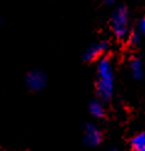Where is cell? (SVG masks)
<instances>
[{
  "instance_id": "cell-13",
  "label": "cell",
  "mask_w": 145,
  "mask_h": 151,
  "mask_svg": "<svg viewBox=\"0 0 145 151\" xmlns=\"http://www.w3.org/2000/svg\"><path fill=\"white\" fill-rule=\"evenodd\" d=\"M0 24H1V20H0Z\"/></svg>"
},
{
  "instance_id": "cell-5",
  "label": "cell",
  "mask_w": 145,
  "mask_h": 151,
  "mask_svg": "<svg viewBox=\"0 0 145 151\" xmlns=\"http://www.w3.org/2000/svg\"><path fill=\"white\" fill-rule=\"evenodd\" d=\"M82 134H84V142L87 146L94 147V146L100 145L102 142V139H103L102 132L95 123H86L84 125Z\"/></svg>"
},
{
  "instance_id": "cell-6",
  "label": "cell",
  "mask_w": 145,
  "mask_h": 151,
  "mask_svg": "<svg viewBox=\"0 0 145 151\" xmlns=\"http://www.w3.org/2000/svg\"><path fill=\"white\" fill-rule=\"evenodd\" d=\"M89 112H90L91 116L97 118V119L103 118L106 116L105 106L100 100H94V101H91L89 103Z\"/></svg>"
},
{
  "instance_id": "cell-14",
  "label": "cell",
  "mask_w": 145,
  "mask_h": 151,
  "mask_svg": "<svg viewBox=\"0 0 145 151\" xmlns=\"http://www.w3.org/2000/svg\"><path fill=\"white\" fill-rule=\"evenodd\" d=\"M140 151H145V150H140Z\"/></svg>"
},
{
  "instance_id": "cell-2",
  "label": "cell",
  "mask_w": 145,
  "mask_h": 151,
  "mask_svg": "<svg viewBox=\"0 0 145 151\" xmlns=\"http://www.w3.org/2000/svg\"><path fill=\"white\" fill-rule=\"evenodd\" d=\"M111 28L118 40H123L129 35V11L128 7L118 6L111 16Z\"/></svg>"
},
{
  "instance_id": "cell-8",
  "label": "cell",
  "mask_w": 145,
  "mask_h": 151,
  "mask_svg": "<svg viewBox=\"0 0 145 151\" xmlns=\"http://www.w3.org/2000/svg\"><path fill=\"white\" fill-rule=\"evenodd\" d=\"M131 146L133 151L145 150V132H141L139 134L134 135L131 140Z\"/></svg>"
},
{
  "instance_id": "cell-9",
  "label": "cell",
  "mask_w": 145,
  "mask_h": 151,
  "mask_svg": "<svg viewBox=\"0 0 145 151\" xmlns=\"http://www.w3.org/2000/svg\"><path fill=\"white\" fill-rule=\"evenodd\" d=\"M140 37H141V35H140L138 31L129 32V35H128V41H129V43H131L132 46H136V44H139Z\"/></svg>"
},
{
  "instance_id": "cell-12",
  "label": "cell",
  "mask_w": 145,
  "mask_h": 151,
  "mask_svg": "<svg viewBox=\"0 0 145 151\" xmlns=\"http://www.w3.org/2000/svg\"><path fill=\"white\" fill-rule=\"evenodd\" d=\"M111 151H118V150H116V149H113V150H111Z\"/></svg>"
},
{
  "instance_id": "cell-4",
  "label": "cell",
  "mask_w": 145,
  "mask_h": 151,
  "mask_svg": "<svg viewBox=\"0 0 145 151\" xmlns=\"http://www.w3.org/2000/svg\"><path fill=\"white\" fill-rule=\"evenodd\" d=\"M108 49V43L106 41H100L96 42L94 44H91L89 48L85 49V52L82 53V59L84 62H96V60H100L101 58H103V55L106 54V52Z\"/></svg>"
},
{
  "instance_id": "cell-11",
  "label": "cell",
  "mask_w": 145,
  "mask_h": 151,
  "mask_svg": "<svg viewBox=\"0 0 145 151\" xmlns=\"http://www.w3.org/2000/svg\"><path fill=\"white\" fill-rule=\"evenodd\" d=\"M103 1H105L106 4H113V3H114V0H103Z\"/></svg>"
},
{
  "instance_id": "cell-3",
  "label": "cell",
  "mask_w": 145,
  "mask_h": 151,
  "mask_svg": "<svg viewBox=\"0 0 145 151\" xmlns=\"http://www.w3.org/2000/svg\"><path fill=\"white\" fill-rule=\"evenodd\" d=\"M47 75H45L42 70H31L26 74L25 76V84L28 90H31L33 92H40L47 86Z\"/></svg>"
},
{
  "instance_id": "cell-10",
  "label": "cell",
  "mask_w": 145,
  "mask_h": 151,
  "mask_svg": "<svg viewBox=\"0 0 145 151\" xmlns=\"http://www.w3.org/2000/svg\"><path fill=\"white\" fill-rule=\"evenodd\" d=\"M138 32L141 36H145V16L143 19L139 20V24H138Z\"/></svg>"
},
{
  "instance_id": "cell-1",
  "label": "cell",
  "mask_w": 145,
  "mask_h": 151,
  "mask_svg": "<svg viewBox=\"0 0 145 151\" xmlns=\"http://www.w3.org/2000/svg\"><path fill=\"white\" fill-rule=\"evenodd\" d=\"M97 81L96 95L100 101L108 102L114 91V75L110 58L103 57L97 60Z\"/></svg>"
},
{
  "instance_id": "cell-7",
  "label": "cell",
  "mask_w": 145,
  "mask_h": 151,
  "mask_svg": "<svg viewBox=\"0 0 145 151\" xmlns=\"http://www.w3.org/2000/svg\"><path fill=\"white\" fill-rule=\"evenodd\" d=\"M129 69H131V74L135 80H140L144 76V66L141 60L138 58H134L131 60V64H129Z\"/></svg>"
}]
</instances>
